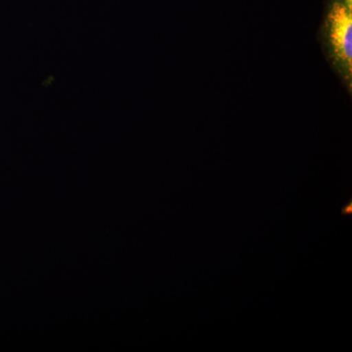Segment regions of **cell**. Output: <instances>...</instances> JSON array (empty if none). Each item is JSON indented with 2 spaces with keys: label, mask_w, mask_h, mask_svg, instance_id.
<instances>
[{
  "label": "cell",
  "mask_w": 352,
  "mask_h": 352,
  "mask_svg": "<svg viewBox=\"0 0 352 352\" xmlns=\"http://www.w3.org/2000/svg\"><path fill=\"white\" fill-rule=\"evenodd\" d=\"M351 12L342 4H337L331 15V41L333 52L349 72L351 68Z\"/></svg>",
  "instance_id": "cell-1"
}]
</instances>
